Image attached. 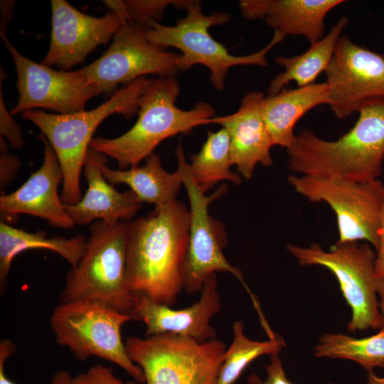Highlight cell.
<instances>
[{
	"mask_svg": "<svg viewBox=\"0 0 384 384\" xmlns=\"http://www.w3.org/2000/svg\"><path fill=\"white\" fill-rule=\"evenodd\" d=\"M189 209L181 202L155 206L128 222L126 283L132 292L172 306L184 289Z\"/></svg>",
	"mask_w": 384,
	"mask_h": 384,
	"instance_id": "cell-1",
	"label": "cell"
},
{
	"mask_svg": "<svg viewBox=\"0 0 384 384\" xmlns=\"http://www.w3.org/2000/svg\"><path fill=\"white\" fill-rule=\"evenodd\" d=\"M287 153L289 169L304 176L358 182L378 179L384 160V102L361 110L355 125L335 141L304 129Z\"/></svg>",
	"mask_w": 384,
	"mask_h": 384,
	"instance_id": "cell-2",
	"label": "cell"
},
{
	"mask_svg": "<svg viewBox=\"0 0 384 384\" xmlns=\"http://www.w3.org/2000/svg\"><path fill=\"white\" fill-rule=\"evenodd\" d=\"M179 92L174 76L151 78L140 98L139 117L133 127L116 138H93L90 148L112 157L118 169L124 170L139 166L167 138L188 134L215 117L213 107L203 102L188 110L177 107Z\"/></svg>",
	"mask_w": 384,
	"mask_h": 384,
	"instance_id": "cell-3",
	"label": "cell"
},
{
	"mask_svg": "<svg viewBox=\"0 0 384 384\" xmlns=\"http://www.w3.org/2000/svg\"><path fill=\"white\" fill-rule=\"evenodd\" d=\"M150 80L142 77L127 83L107 101L89 111L56 114L31 110L22 113L40 129L57 155L63 175L60 196L63 204H76L82 197L80 174L97 128L113 114L131 118L138 112L140 98Z\"/></svg>",
	"mask_w": 384,
	"mask_h": 384,
	"instance_id": "cell-4",
	"label": "cell"
},
{
	"mask_svg": "<svg viewBox=\"0 0 384 384\" xmlns=\"http://www.w3.org/2000/svg\"><path fill=\"white\" fill-rule=\"evenodd\" d=\"M176 8L186 9L187 15L178 19L175 25L166 26L157 21L148 23L145 32L148 41L166 48L174 47L181 51L178 68L188 71L193 65L206 66L210 72V80L216 90H222L230 68L238 65H268L267 54L284 36L274 31L272 40L261 50L249 55L236 56L230 54L220 43L210 34L209 28L221 26L230 19L229 14L214 12L210 15L203 13L200 1H176Z\"/></svg>",
	"mask_w": 384,
	"mask_h": 384,
	"instance_id": "cell-5",
	"label": "cell"
},
{
	"mask_svg": "<svg viewBox=\"0 0 384 384\" xmlns=\"http://www.w3.org/2000/svg\"><path fill=\"white\" fill-rule=\"evenodd\" d=\"M128 222L92 223L82 256L66 274L59 304L93 300L130 316L132 292L126 283Z\"/></svg>",
	"mask_w": 384,
	"mask_h": 384,
	"instance_id": "cell-6",
	"label": "cell"
},
{
	"mask_svg": "<svg viewBox=\"0 0 384 384\" xmlns=\"http://www.w3.org/2000/svg\"><path fill=\"white\" fill-rule=\"evenodd\" d=\"M131 317L106 304L77 300L57 305L49 324L56 343L65 346L77 359L92 356L117 365L140 383L142 370L129 358L122 339V328Z\"/></svg>",
	"mask_w": 384,
	"mask_h": 384,
	"instance_id": "cell-7",
	"label": "cell"
},
{
	"mask_svg": "<svg viewBox=\"0 0 384 384\" xmlns=\"http://www.w3.org/2000/svg\"><path fill=\"white\" fill-rule=\"evenodd\" d=\"M124 343L146 384H215L226 351L217 338L199 342L171 333L131 336Z\"/></svg>",
	"mask_w": 384,
	"mask_h": 384,
	"instance_id": "cell-8",
	"label": "cell"
},
{
	"mask_svg": "<svg viewBox=\"0 0 384 384\" xmlns=\"http://www.w3.org/2000/svg\"><path fill=\"white\" fill-rule=\"evenodd\" d=\"M287 250L300 265L322 266L334 274L351 309L349 332L384 326L376 292L377 253L368 242H336L329 252L316 242L308 247L289 243Z\"/></svg>",
	"mask_w": 384,
	"mask_h": 384,
	"instance_id": "cell-9",
	"label": "cell"
},
{
	"mask_svg": "<svg viewBox=\"0 0 384 384\" xmlns=\"http://www.w3.org/2000/svg\"><path fill=\"white\" fill-rule=\"evenodd\" d=\"M178 173L189 200V239L185 265L184 289L188 294L201 292L206 279L217 272H228L238 279L251 294L240 270L231 265L223 250L227 243L225 228L208 213V206L227 191L225 184L206 196L194 181L181 144L176 149Z\"/></svg>",
	"mask_w": 384,
	"mask_h": 384,
	"instance_id": "cell-10",
	"label": "cell"
},
{
	"mask_svg": "<svg viewBox=\"0 0 384 384\" xmlns=\"http://www.w3.org/2000/svg\"><path fill=\"white\" fill-rule=\"evenodd\" d=\"M295 191L311 203H328L338 223V242L366 240L377 251L383 183L379 179L358 182L320 176L291 175Z\"/></svg>",
	"mask_w": 384,
	"mask_h": 384,
	"instance_id": "cell-11",
	"label": "cell"
},
{
	"mask_svg": "<svg viewBox=\"0 0 384 384\" xmlns=\"http://www.w3.org/2000/svg\"><path fill=\"white\" fill-rule=\"evenodd\" d=\"M147 26L125 21L109 48L78 72L102 92L147 75L176 77L180 54L150 43L145 34Z\"/></svg>",
	"mask_w": 384,
	"mask_h": 384,
	"instance_id": "cell-12",
	"label": "cell"
},
{
	"mask_svg": "<svg viewBox=\"0 0 384 384\" xmlns=\"http://www.w3.org/2000/svg\"><path fill=\"white\" fill-rule=\"evenodd\" d=\"M325 72L329 105L338 118L384 102V55L353 43L347 35L340 37Z\"/></svg>",
	"mask_w": 384,
	"mask_h": 384,
	"instance_id": "cell-13",
	"label": "cell"
},
{
	"mask_svg": "<svg viewBox=\"0 0 384 384\" xmlns=\"http://www.w3.org/2000/svg\"><path fill=\"white\" fill-rule=\"evenodd\" d=\"M17 74L18 100L11 115L35 108L71 114L85 110L87 102L102 92L78 70H57L23 55L7 38Z\"/></svg>",
	"mask_w": 384,
	"mask_h": 384,
	"instance_id": "cell-14",
	"label": "cell"
},
{
	"mask_svg": "<svg viewBox=\"0 0 384 384\" xmlns=\"http://www.w3.org/2000/svg\"><path fill=\"white\" fill-rule=\"evenodd\" d=\"M50 2V43L41 62L48 67L70 69L83 63L97 46L113 38L125 22L112 11L102 17H95L80 11L65 0Z\"/></svg>",
	"mask_w": 384,
	"mask_h": 384,
	"instance_id": "cell-15",
	"label": "cell"
},
{
	"mask_svg": "<svg viewBox=\"0 0 384 384\" xmlns=\"http://www.w3.org/2000/svg\"><path fill=\"white\" fill-rule=\"evenodd\" d=\"M199 300L191 306L174 309L145 294L132 292V319L146 324V336L171 333L191 337L199 342L216 338L211 318L221 309L216 273L205 282Z\"/></svg>",
	"mask_w": 384,
	"mask_h": 384,
	"instance_id": "cell-16",
	"label": "cell"
},
{
	"mask_svg": "<svg viewBox=\"0 0 384 384\" xmlns=\"http://www.w3.org/2000/svg\"><path fill=\"white\" fill-rule=\"evenodd\" d=\"M38 138L44 144L41 167L16 191L0 197L1 221H16L19 214H28L48 221L50 226L70 229L75 225L58 193L63 175L57 155L41 133Z\"/></svg>",
	"mask_w": 384,
	"mask_h": 384,
	"instance_id": "cell-17",
	"label": "cell"
},
{
	"mask_svg": "<svg viewBox=\"0 0 384 384\" xmlns=\"http://www.w3.org/2000/svg\"><path fill=\"white\" fill-rule=\"evenodd\" d=\"M264 97L262 92H248L235 112L208 120V124H220L228 131L232 165L247 180L252 177L257 164L269 166L273 163L270 154L273 144L261 113Z\"/></svg>",
	"mask_w": 384,
	"mask_h": 384,
	"instance_id": "cell-18",
	"label": "cell"
},
{
	"mask_svg": "<svg viewBox=\"0 0 384 384\" xmlns=\"http://www.w3.org/2000/svg\"><path fill=\"white\" fill-rule=\"evenodd\" d=\"M107 156L89 149L83 168L87 189L74 205H65L75 225H85L95 220L109 224L130 221L140 210L142 202L132 191H117L103 176L100 164Z\"/></svg>",
	"mask_w": 384,
	"mask_h": 384,
	"instance_id": "cell-19",
	"label": "cell"
},
{
	"mask_svg": "<svg viewBox=\"0 0 384 384\" xmlns=\"http://www.w3.org/2000/svg\"><path fill=\"white\" fill-rule=\"evenodd\" d=\"M343 0H242L239 6L244 18L265 19L284 37L303 36L312 45L324 36V19Z\"/></svg>",
	"mask_w": 384,
	"mask_h": 384,
	"instance_id": "cell-20",
	"label": "cell"
},
{
	"mask_svg": "<svg viewBox=\"0 0 384 384\" xmlns=\"http://www.w3.org/2000/svg\"><path fill=\"white\" fill-rule=\"evenodd\" d=\"M329 102L326 82L295 89L284 87L277 94L265 96L261 113L273 146L289 148L296 137L293 129L297 121L314 107Z\"/></svg>",
	"mask_w": 384,
	"mask_h": 384,
	"instance_id": "cell-21",
	"label": "cell"
},
{
	"mask_svg": "<svg viewBox=\"0 0 384 384\" xmlns=\"http://www.w3.org/2000/svg\"><path fill=\"white\" fill-rule=\"evenodd\" d=\"M142 166L114 170L107 166V159L100 164L102 174L112 185L125 183L142 203L159 206L176 200L181 178L176 171L169 173L161 166L160 157L151 154Z\"/></svg>",
	"mask_w": 384,
	"mask_h": 384,
	"instance_id": "cell-22",
	"label": "cell"
},
{
	"mask_svg": "<svg viewBox=\"0 0 384 384\" xmlns=\"http://www.w3.org/2000/svg\"><path fill=\"white\" fill-rule=\"evenodd\" d=\"M86 240L82 235H77L70 238L60 236L48 237L43 230L30 233L1 221V293L6 289L11 262L19 253L33 249L48 250L60 255L71 267H75L82 256Z\"/></svg>",
	"mask_w": 384,
	"mask_h": 384,
	"instance_id": "cell-23",
	"label": "cell"
},
{
	"mask_svg": "<svg viewBox=\"0 0 384 384\" xmlns=\"http://www.w3.org/2000/svg\"><path fill=\"white\" fill-rule=\"evenodd\" d=\"M348 18L342 16L330 31L321 40L310 46L304 53L290 58L278 57L275 63L284 68L270 83L268 95L279 92L291 81L299 87L314 83L316 78L329 65L342 31L348 24Z\"/></svg>",
	"mask_w": 384,
	"mask_h": 384,
	"instance_id": "cell-24",
	"label": "cell"
},
{
	"mask_svg": "<svg viewBox=\"0 0 384 384\" xmlns=\"http://www.w3.org/2000/svg\"><path fill=\"white\" fill-rule=\"evenodd\" d=\"M207 139L198 153L191 156L190 171L200 189L206 194L221 181L238 186L240 174L230 171V136L222 127L217 132L208 131Z\"/></svg>",
	"mask_w": 384,
	"mask_h": 384,
	"instance_id": "cell-25",
	"label": "cell"
},
{
	"mask_svg": "<svg viewBox=\"0 0 384 384\" xmlns=\"http://www.w3.org/2000/svg\"><path fill=\"white\" fill-rule=\"evenodd\" d=\"M318 358L353 361L368 372L384 368V327L369 337L356 338L343 334L321 336L314 348Z\"/></svg>",
	"mask_w": 384,
	"mask_h": 384,
	"instance_id": "cell-26",
	"label": "cell"
},
{
	"mask_svg": "<svg viewBox=\"0 0 384 384\" xmlns=\"http://www.w3.org/2000/svg\"><path fill=\"white\" fill-rule=\"evenodd\" d=\"M233 333V340L225 352L215 384H233L252 361L263 355L279 353L284 346L277 335L263 341L248 338L241 321L234 322Z\"/></svg>",
	"mask_w": 384,
	"mask_h": 384,
	"instance_id": "cell-27",
	"label": "cell"
},
{
	"mask_svg": "<svg viewBox=\"0 0 384 384\" xmlns=\"http://www.w3.org/2000/svg\"><path fill=\"white\" fill-rule=\"evenodd\" d=\"M176 1L128 0L104 1L110 11L118 14L124 21L148 25L151 21L162 19L166 8Z\"/></svg>",
	"mask_w": 384,
	"mask_h": 384,
	"instance_id": "cell-28",
	"label": "cell"
},
{
	"mask_svg": "<svg viewBox=\"0 0 384 384\" xmlns=\"http://www.w3.org/2000/svg\"><path fill=\"white\" fill-rule=\"evenodd\" d=\"M50 384H136L124 382L117 378L111 368L101 364L91 366L86 371L72 376L65 370L56 373Z\"/></svg>",
	"mask_w": 384,
	"mask_h": 384,
	"instance_id": "cell-29",
	"label": "cell"
},
{
	"mask_svg": "<svg viewBox=\"0 0 384 384\" xmlns=\"http://www.w3.org/2000/svg\"><path fill=\"white\" fill-rule=\"evenodd\" d=\"M1 89H0V136L6 138L11 146L21 149L24 145L21 127L18 124L10 112L7 110L2 93V80L5 72L1 66Z\"/></svg>",
	"mask_w": 384,
	"mask_h": 384,
	"instance_id": "cell-30",
	"label": "cell"
},
{
	"mask_svg": "<svg viewBox=\"0 0 384 384\" xmlns=\"http://www.w3.org/2000/svg\"><path fill=\"white\" fill-rule=\"evenodd\" d=\"M0 188L4 191L15 178L21 162L16 155L9 153V146L5 139L0 136Z\"/></svg>",
	"mask_w": 384,
	"mask_h": 384,
	"instance_id": "cell-31",
	"label": "cell"
},
{
	"mask_svg": "<svg viewBox=\"0 0 384 384\" xmlns=\"http://www.w3.org/2000/svg\"><path fill=\"white\" fill-rule=\"evenodd\" d=\"M279 353L277 352L270 355V363L265 366L267 378L262 380L253 374L249 378L250 384H293L286 376Z\"/></svg>",
	"mask_w": 384,
	"mask_h": 384,
	"instance_id": "cell-32",
	"label": "cell"
},
{
	"mask_svg": "<svg viewBox=\"0 0 384 384\" xmlns=\"http://www.w3.org/2000/svg\"><path fill=\"white\" fill-rule=\"evenodd\" d=\"M375 276L377 278L384 276V184L382 193V207L379 230V246L376 251Z\"/></svg>",
	"mask_w": 384,
	"mask_h": 384,
	"instance_id": "cell-33",
	"label": "cell"
},
{
	"mask_svg": "<svg viewBox=\"0 0 384 384\" xmlns=\"http://www.w3.org/2000/svg\"><path fill=\"white\" fill-rule=\"evenodd\" d=\"M16 351L15 344L9 339L0 341V384H16L5 373V362Z\"/></svg>",
	"mask_w": 384,
	"mask_h": 384,
	"instance_id": "cell-34",
	"label": "cell"
},
{
	"mask_svg": "<svg viewBox=\"0 0 384 384\" xmlns=\"http://www.w3.org/2000/svg\"><path fill=\"white\" fill-rule=\"evenodd\" d=\"M1 19L0 24V34L4 40L6 38V26L11 20L13 11L14 10L15 1H1Z\"/></svg>",
	"mask_w": 384,
	"mask_h": 384,
	"instance_id": "cell-35",
	"label": "cell"
},
{
	"mask_svg": "<svg viewBox=\"0 0 384 384\" xmlns=\"http://www.w3.org/2000/svg\"><path fill=\"white\" fill-rule=\"evenodd\" d=\"M376 292L379 309L384 321V276L377 278Z\"/></svg>",
	"mask_w": 384,
	"mask_h": 384,
	"instance_id": "cell-36",
	"label": "cell"
},
{
	"mask_svg": "<svg viewBox=\"0 0 384 384\" xmlns=\"http://www.w3.org/2000/svg\"><path fill=\"white\" fill-rule=\"evenodd\" d=\"M366 384H384V377H379L373 372H368Z\"/></svg>",
	"mask_w": 384,
	"mask_h": 384,
	"instance_id": "cell-37",
	"label": "cell"
}]
</instances>
